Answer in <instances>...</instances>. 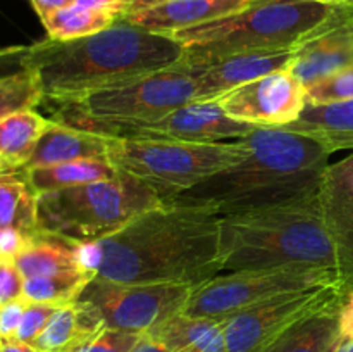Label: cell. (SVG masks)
<instances>
[{
  "label": "cell",
  "instance_id": "8992f818",
  "mask_svg": "<svg viewBox=\"0 0 353 352\" xmlns=\"http://www.w3.org/2000/svg\"><path fill=\"white\" fill-rule=\"evenodd\" d=\"M164 199L141 179L114 178L38 195V230L86 245L110 237Z\"/></svg>",
  "mask_w": 353,
  "mask_h": 352
},
{
  "label": "cell",
  "instance_id": "603a6c76",
  "mask_svg": "<svg viewBox=\"0 0 353 352\" xmlns=\"http://www.w3.org/2000/svg\"><path fill=\"white\" fill-rule=\"evenodd\" d=\"M0 230L34 235L38 230V195L24 169L0 168Z\"/></svg>",
  "mask_w": 353,
  "mask_h": 352
},
{
  "label": "cell",
  "instance_id": "ac0fdd59",
  "mask_svg": "<svg viewBox=\"0 0 353 352\" xmlns=\"http://www.w3.org/2000/svg\"><path fill=\"white\" fill-rule=\"evenodd\" d=\"M14 264L23 278L92 271L85 262L83 245L45 231L31 235L23 251L14 259Z\"/></svg>",
  "mask_w": 353,
  "mask_h": 352
},
{
  "label": "cell",
  "instance_id": "4316f807",
  "mask_svg": "<svg viewBox=\"0 0 353 352\" xmlns=\"http://www.w3.org/2000/svg\"><path fill=\"white\" fill-rule=\"evenodd\" d=\"M117 19L121 17L110 10L88 9V7L78 6V3H71L64 9L48 14L47 17L41 19V24L47 31V38L68 41L99 33V31L112 26Z\"/></svg>",
  "mask_w": 353,
  "mask_h": 352
},
{
  "label": "cell",
  "instance_id": "60d3db41",
  "mask_svg": "<svg viewBox=\"0 0 353 352\" xmlns=\"http://www.w3.org/2000/svg\"><path fill=\"white\" fill-rule=\"evenodd\" d=\"M24 48H26V47H23V45H21V47L17 48L16 52H12V54L2 55V57H0V76L9 75V72H7V64H10L12 61H19L21 54L24 52ZM10 72H12V71H10Z\"/></svg>",
  "mask_w": 353,
  "mask_h": 352
},
{
  "label": "cell",
  "instance_id": "b9f144b4",
  "mask_svg": "<svg viewBox=\"0 0 353 352\" xmlns=\"http://www.w3.org/2000/svg\"><path fill=\"white\" fill-rule=\"evenodd\" d=\"M159 2H164V0H130V3H128V7H126V12L124 14L134 12V10L147 9V7L154 6V3H159Z\"/></svg>",
  "mask_w": 353,
  "mask_h": 352
},
{
  "label": "cell",
  "instance_id": "bcb514c9",
  "mask_svg": "<svg viewBox=\"0 0 353 352\" xmlns=\"http://www.w3.org/2000/svg\"><path fill=\"white\" fill-rule=\"evenodd\" d=\"M124 12H126V10H124Z\"/></svg>",
  "mask_w": 353,
  "mask_h": 352
},
{
  "label": "cell",
  "instance_id": "e575fe53",
  "mask_svg": "<svg viewBox=\"0 0 353 352\" xmlns=\"http://www.w3.org/2000/svg\"><path fill=\"white\" fill-rule=\"evenodd\" d=\"M28 240L30 235H24L17 230H0V259L14 261Z\"/></svg>",
  "mask_w": 353,
  "mask_h": 352
},
{
  "label": "cell",
  "instance_id": "7bdbcfd3",
  "mask_svg": "<svg viewBox=\"0 0 353 352\" xmlns=\"http://www.w3.org/2000/svg\"><path fill=\"white\" fill-rule=\"evenodd\" d=\"M334 352H353V340H341L340 338V344Z\"/></svg>",
  "mask_w": 353,
  "mask_h": 352
},
{
  "label": "cell",
  "instance_id": "4fadbf2b",
  "mask_svg": "<svg viewBox=\"0 0 353 352\" xmlns=\"http://www.w3.org/2000/svg\"><path fill=\"white\" fill-rule=\"evenodd\" d=\"M216 100L224 113L240 123L257 128H285L307 107V88L288 71L269 72Z\"/></svg>",
  "mask_w": 353,
  "mask_h": 352
},
{
  "label": "cell",
  "instance_id": "9a60e30c",
  "mask_svg": "<svg viewBox=\"0 0 353 352\" xmlns=\"http://www.w3.org/2000/svg\"><path fill=\"white\" fill-rule=\"evenodd\" d=\"M324 219L338 257L341 290L353 289V152L327 164L321 182Z\"/></svg>",
  "mask_w": 353,
  "mask_h": 352
},
{
  "label": "cell",
  "instance_id": "7a4b0ae2",
  "mask_svg": "<svg viewBox=\"0 0 353 352\" xmlns=\"http://www.w3.org/2000/svg\"><path fill=\"white\" fill-rule=\"evenodd\" d=\"M181 57L183 45L174 38L117 19L90 37L68 41L45 38L28 45L19 66L37 75L43 100L64 106L171 68Z\"/></svg>",
  "mask_w": 353,
  "mask_h": 352
},
{
  "label": "cell",
  "instance_id": "d6986e66",
  "mask_svg": "<svg viewBox=\"0 0 353 352\" xmlns=\"http://www.w3.org/2000/svg\"><path fill=\"white\" fill-rule=\"evenodd\" d=\"M107 145L109 140L103 135L65 126L50 119V124L41 135L24 169L81 161V159H103L107 157Z\"/></svg>",
  "mask_w": 353,
  "mask_h": 352
},
{
  "label": "cell",
  "instance_id": "ffe728a7",
  "mask_svg": "<svg viewBox=\"0 0 353 352\" xmlns=\"http://www.w3.org/2000/svg\"><path fill=\"white\" fill-rule=\"evenodd\" d=\"M283 130L307 135L323 144L331 154L353 150V99L323 106L307 104L299 119Z\"/></svg>",
  "mask_w": 353,
  "mask_h": 352
},
{
  "label": "cell",
  "instance_id": "ee69618b",
  "mask_svg": "<svg viewBox=\"0 0 353 352\" xmlns=\"http://www.w3.org/2000/svg\"><path fill=\"white\" fill-rule=\"evenodd\" d=\"M314 2L326 3V6H353V0H314Z\"/></svg>",
  "mask_w": 353,
  "mask_h": 352
},
{
  "label": "cell",
  "instance_id": "e0dca14e",
  "mask_svg": "<svg viewBox=\"0 0 353 352\" xmlns=\"http://www.w3.org/2000/svg\"><path fill=\"white\" fill-rule=\"evenodd\" d=\"M290 61H292V50L254 52V54L231 55L202 68L195 66L190 68L195 69L196 72L199 100H214L223 93L262 78L269 72L288 69Z\"/></svg>",
  "mask_w": 353,
  "mask_h": 352
},
{
  "label": "cell",
  "instance_id": "9c48e42d",
  "mask_svg": "<svg viewBox=\"0 0 353 352\" xmlns=\"http://www.w3.org/2000/svg\"><path fill=\"white\" fill-rule=\"evenodd\" d=\"M340 283L334 271L314 268H279L234 271L214 276L193 289L183 313L196 317L226 320L240 311L279 293Z\"/></svg>",
  "mask_w": 353,
  "mask_h": 352
},
{
  "label": "cell",
  "instance_id": "f546056e",
  "mask_svg": "<svg viewBox=\"0 0 353 352\" xmlns=\"http://www.w3.org/2000/svg\"><path fill=\"white\" fill-rule=\"evenodd\" d=\"M353 99V64L327 76L323 81L307 86V104L323 106V104L343 102Z\"/></svg>",
  "mask_w": 353,
  "mask_h": 352
},
{
  "label": "cell",
  "instance_id": "2e32d148",
  "mask_svg": "<svg viewBox=\"0 0 353 352\" xmlns=\"http://www.w3.org/2000/svg\"><path fill=\"white\" fill-rule=\"evenodd\" d=\"M254 2L255 0H164L147 9L124 14L121 19L169 37L240 12Z\"/></svg>",
  "mask_w": 353,
  "mask_h": 352
},
{
  "label": "cell",
  "instance_id": "cb8c5ba5",
  "mask_svg": "<svg viewBox=\"0 0 353 352\" xmlns=\"http://www.w3.org/2000/svg\"><path fill=\"white\" fill-rule=\"evenodd\" d=\"M50 119L34 109L14 113L0 121V168L24 169Z\"/></svg>",
  "mask_w": 353,
  "mask_h": 352
},
{
  "label": "cell",
  "instance_id": "7402d4cb",
  "mask_svg": "<svg viewBox=\"0 0 353 352\" xmlns=\"http://www.w3.org/2000/svg\"><path fill=\"white\" fill-rule=\"evenodd\" d=\"M148 333L169 352H228L223 320L178 313Z\"/></svg>",
  "mask_w": 353,
  "mask_h": 352
},
{
  "label": "cell",
  "instance_id": "ba28073f",
  "mask_svg": "<svg viewBox=\"0 0 353 352\" xmlns=\"http://www.w3.org/2000/svg\"><path fill=\"white\" fill-rule=\"evenodd\" d=\"M199 100L195 69L178 64L57 106L52 121L90 131L102 124H145Z\"/></svg>",
  "mask_w": 353,
  "mask_h": 352
},
{
  "label": "cell",
  "instance_id": "d590c367",
  "mask_svg": "<svg viewBox=\"0 0 353 352\" xmlns=\"http://www.w3.org/2000/svg\"><path fill=\"white\" fill-rule=\"evenodd\" d=\"M338 330L341 340H353V289L345 292L338 309Z\"/></svg>",
  "mask_w": 353,
  "mask_h": 352
},
{
  "label": "cell",
  "instance_id": "277c9868",
  "mask_svg": "<svg viewBox=\"0 0 353 352\" xmlns=\"http://www.w3.org/2000/svg\"><path fill=\"white\" fill-rule=\"evenodd\" d=\"M319 193L221 214V273L279 268L338 273Z\"/></svg>",
  "mask_w": 353,
  "mask_h": 352
},
{
  "label": "cell",
  "instance_id": "44dd1931",
  "mask_svg": "<svg viewBox=\"0 0 353 352\" xmlns=\"http://www.w3.org/2000/svg\"><path fill=\"white\" fill-rule=\"evenodd\" d=\"M103 328L100 317L86 304H68L55 309L47 326L31 345L40 352H76Z\"/></svg>",
  "mask_w": 353,
  "mask_h": 352
},
{
  "label": "cell",
  "instance_id": "d6a6232c",
  "mask_svg": "<svg viewBox=\"0 0 353 352\" xmlns=\"http://www.w3.org/2000/svg\"><path fill=\"white\" fill-rule=\"evenodd\" d=\"M24 278L14 261L0 259V307L23 297Z\"/></svg>",
  "mask_w": 353,
  "mask_h": 352
},
{
  "label": "cell",
  "instance_id": "d4e9b609",
  "mask_svg": "<svg viewBox=\"0 0 353 352\" xmlns=\"http://www.w3.org/2000/svg\"><path fill=\"white\" fill-rule=\"evenodd\" d=\"M24 171H26L31 188L37 192V195H41L47 192H57V190L85 185V183L114 178L119 169L109 159L103 157L41 166V168H31Z\"/></svg>",
  "mask_w": 353,
  "mask_h": 352
},
{
  "label": "cell",
  "instance_id": "5bb4252c",
  "mask_svg": "<svg viewBox=\"0 0 353 352\" xmlns=\"http://www.w3.org/2000/svg\"><path fill=\"white\" fill-rule=\"evenodd\" d=\"M353 64V6H334L292 50L288 71L310 86Z\"/></svg>",
  "mask_w": 353,
  "mask_h": 352
},
{
  "label": "cell",
  "instance_id": "5b68a950",
  "mask_svg": "<svg viewBox=\"0 0 353 352\" xmlns=\"http://www.w3.org/2000/svg\"><path fill=\"white\" fill-rule=\"evenodd\" d=\"M334 6L314 0H255L236 14L169 35L183 45V64L202 66L238 54L286 52Z\"/></svg>",
  "mask_w": 353,
  "mask_h": 352
},
{
  "label": "cell",
  "instance_id": "484cf974",
  "mask_svg": "<svg viewBox=\"0 0 353 352\" xmlns=\"http://www.w3.org/2000/svg\"><path fill=\"white\" fill-rule=\"evenodd\" d=\"M340 306L330 307L300 321L278 340L272 342L269 347L259 352H334L340 344V330H338Z\"/></svg>",
  "mask_w": 353,
  "mask_h": 352
},
{
  "label": "cell",
  "instance_id": "f1b7e54d",
  "mask_svg": "<svg viewBox=\"0 0 353 352\" xmlns=\"http://www.w3.org/2000/svg\"><path fill=\"white\" fill-rule=\"evenodd\" d=\"M41 102L40 81L31 69L19 68L0 76V121L19 110L34 109Z\"/></svg>",
  "mask_w": 353,
  "mask_h": 352
},
{
  "label": "cell",
  "instance_id": "52a82bcc",
  "mask_svg": "<svg viewBox=\"0 0 353 352\" xmlns=\"http://www.w3.org/2000/svg\"><path fill=\"white\" fill-rule=\"evenodd\" d=\"M107 159L119 171L152 186L164 202L248 155V147L241 138L230 144L112 137H107Z\"/></svg>",
  "mask_w": 353,
  "mask_h": 352
},
{
  "label": "cell",
  "instance_id": "8fae6325",
  "mask_svg": "<svg viewBox=\"0 0 353 352\" xmlns=\"http://www.w3.org/2000/svg\"><path fill=\"white\" fill-rule=\"evenodd\" d=\"M340 283L279 293L224 321L228 352H259L312 314L340 306Z\"/></svg>",
  "mask_w": 353,
  "mask_h": 352
},
{
  "label": "cell",
  "instance_id": "30bf717a",
  "mask_svg": "<svg viewBox=\"0 0 353 352\" xmlns=\"http://www.w3.org/2000/svg\"><path fill=\"white\" fill-rule=\"evenodd\" d=\"M193 289L171 283H116L93 276L78 302L86 304L103 326L145 335L183 313Z\"/></svg>",
  "mask_w": 353,
  "mask_h": 352
},
{
  "label": "cell",
  "instance_id": "83f0119b",
  "mask_svg": "<svg viewBox=\"0 0 353 352\" xmlns=\"http://www.w3.org/2000/svg\"><path fill=\"white\" fill-rule=\"evenodd\" d=\"M93 276V271H74L24 278L23 299L28 302L48 304L55 307L74 304Z\"/></svg>",
  "mask_w": 353,
  "mask_h": 352
},
{
  "label": "cell",
  "instance_id": "836d02e7",
  "mask_svg": "<svg viewBox=\"0 0 353 352\" xmlns=\"http://www.w3.org/2000/svg\"><path fill=\"white\" fill-rule=\"evenodd\" d=\"M26 306L28 300L21 297L0 307V342L14 340Z\"/></svg>",
  "mask_w": 353,
  "mask_h": 352
},
{
  "label": "cell",
  "instance_id": "8d00e7d4",
  "mask_svg": "<svg viewBox=\"0 0 353 352\" xmlns=\"http://www.w3.org/2000/svg\"><path fill=\"white\" fill-rule=\"evenodd\" d=\"M74 3H78V6H83V7H88V9L110 10V12H116L117 16L123 17L130 0H74Z\"/></svg>",
  "mask_w": 353,
  "mask_h": 352
},
{
  "label": "cell",
  "instance_id": "74e56055",
  "mask_svg": "<svg viewBox=\"0 0 353 352\" xmlns=\"http://www.w3.org/2000/svg\"><path fill=\"white\" fill-rule=\"evenodd\" d=\"M30 2L31 6H33L34 12L38 14V17H40L41 21L43 17H47L48 14L74 3V0H30Z\"/></svg>",
  "mask_w": 353,
  "mask_h": 352
},
{
  "label": "cell",
  "instance_id": "ab89813d",
  "mask_svg": "<svg viewBox=\"0 0 353 352\" xmlns=\"http://www.w3.org/2000/svg\"><path fill=\"white\" fill-rule=\"evenodd\" d=\"M0 352H40L34 345L24 344L17 340H3L0 342Z\"/></svg>",
  "mask_w": 353,
  "mask_h": 352
},
{
  "label": "cell",
  "instance_id": "4dcf8cb0",
  "mask_svg": "<svg viewBox=\"0 0 353 352\" xmlns=\"http://www.w3.org/2000/svg\"><path fill=\"white\" fill-rule=\"evenodd\" d=\"M141 335L103 326L76 352H130Z\"/></svg>",
  "mask_w": 353,
  "mask_h": 352
},
{
  "label": "cell",
  "instance_id": "f35d334b",
  "mask_svg": "<svg viewBox=\"0 0 353 352\" xmlns=\"http://www.w3.org/2000/svg\"><path fill=\"white\" fill-rule=\"evenodd\" d=\"M130 352H169V349L164 344H161L157 338L152 337L150 333H145L141 335L140 340Z\"/></svg>",
  "mask_w": 353,
  "mask_h": 352
},
{
  "label": "cell",
  "instance_id": "1f68e13d",
  "mask_svg": "<svg viewBox=\"0 0 353 352\" xmlns=\"http://www.w3.org/2000/svg\"><path fill=\"white\" fill-rule=\"evenodd\" d=\"M55 309H57V307L48 306V304L28 302L14 340L24 342V344H33L38 338V335L43 331L45 326H47L48 320H50L52 314L55 313Z\"/></svg>",
  "mask_w": 353,
  "mask_h": 352
},
{
  "label": "cell",
  "instance_id": "7c38bea8",
  "mask_svg": "<svg viewBox=\"0 0 353 352\" xmlns=\"http://www.w3.org/2000/svg\"><path fill=\"white\" fill-rule=\"evenodd\" d=\"M257 126L233 119L216 100H193L168 116L145 124H102L92 133L112 138H157V140L216 144L228 138H243Z\"/></svg>",
  "mask_w": 353,
  "mask_h": 352
},
{
  "label": "cell",
  "instance_id": "3957f363",
  "mask_svg": "<svg viewBox=\"0 0 353 352\" xmlns=\"http://www.w3.org/2000/svg\"><path fill=\"white\" fill-rule=\"evenodd\" d=\"M241 140L248 147L243 161L165 202L226 214L321 190L331 155L323 144L283 128H257Z\"/></svg>",
  "mask_w": 353,
  "mask_h": 352
},
{
  "label": "cell",
  "instance_id": "f6af8a7d",
  "mask_svg": "<svg viewBox=\"0 0 353 352\" xmlns=\"http://www.w3.org/2000/svg\"><path fill=\"white\" fill-rule=\"evenodd\" d=\"M19 47H21V45H16V47H3V48H0V57H2V55H7V54H12V52H16Z\"/></svg>",
  "mask_w": 353,
  "mask_h": 352
},
{
  "label": "cell",
  "instance_id": "6da1fadb",
  "mask_svg": "<svg viewBox=\"0 0 353 352\" xmlns=\"http://www.w3.org/2000/svg\"><path fill=\"white\" fill-rule=\"evenodd\" d=\"M221 214L164 202L123 230L83 245L95 276L116 283H171L196 289L221 275Z\"/></svg>",
  "mask_w": 353,
  "mask_h": 352
}]
</instances>
